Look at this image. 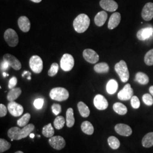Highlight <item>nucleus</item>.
<instances>
[{"label":"nucleus","instance_id":"obj_1","mask_svg":"<svg viewBox=\"0 0 153 153\" xmlns=\"http://www.w3.org/2000/svg\"><path fill=\"white\" fill-rule=\"evenodd\" d=\"M35 126L33 124H28L20 129L19 127H12L7 131V136L11 139V141L13 140H20L30 136L31 132L34 130Z\"/></svg>","mask_w":153,"mask_h":153},{"label":"nucleus","instance_id":"obj_2","mask_svg":"<svg viewBox=\"0 0 153 153\" xmlns=\"http://www.w3.org/2000/svg\"><path fill=\"white\" fill-rule=\"evenodd\" d=\"M90 19L85 14H81L73 21V27L78 33L85 32L90 26Z\"/></svg>","mask_w":153,"mask_h":153},{"label":"nucleus","instance_id":"obj_3","mask_svg":"<svg viewBox=\"0 0 153 153\" xmlns=\"http://www.w3.org/2000/svg\"><path fill=\"white\" fill-rule=\"evenodd\" d=\"M115 70L123 82H126L129 78V72L128 66L124 60H121L115 66Z\"/></svg>","mask_w":153,"mask_h":153},{"label":"nucleus","instance_id":"obj_4","mask_svg":"<svg viewBox=\"0 0 153 153\" xmlns=\"http://www.w3.org/2000/svg\"><path fill=\"white\" fill-rule=\"evenodd\" d=\"M49 96L53 100L62 102L68 99L69 94L68 91L65 88H55L51 90Z\"/></svg>","mask_w":153,"mask_h":153},{"label":"nucleus","instance_id":"obj_5","mask_svg":"<svg viewBox=\"0 0 153 153\" xmlns=\"http://www.w3.org/2000/svg\"><path fill=\"white\" fill-rule=\"evenodd\" d=\"M6 42L11 47H15L18 44L19 39L16 32L11 28L6 30L4 33Z\"/></svg>","mask_w":153,"mask_h":153},{"label":"nucleus","instance_id":"obj_6","mask_svg":"<svg viewBox=\"0 0 153 153\" xmlns=\"http://www.w3.org/2000/svg\"><path fill=\"white\" fill-rule=\"evenodd\" d=\"M29 65L31 69L35 73H40L43 68V63L42 59L37 55L33 56L29 61Z\"/></svg>","mask_w":153,"mask_h":153},{"label":"nucleus","instance_id":"obj_7","mask_svg":"<svg viewBox=\"0 0 153 153\" xmlns=\"http://www.w3.org/2000/svg\"><path fill=\"white\" fill-rule=\"evenodd\" d=\"M74 65V60L72 55L65 53L62 56L60 61L61 68L65 71H71Z\"/></svg>","mask_w":153,"mask_h":153},{"label":"nucleus","instance_id":"obj_8","mask_svg":"<svg viewBox=\"0 0 153 153\" xmlns=\"http://www.w3.org/2000/svg\"><path fill=\"white\" fill-rule=\"evenodd\" d=\"M48 142L52 148L57 150H61L65 146L66 142L64 138L60 136L51 137Z\"/></svg>","mask_w":153,"mask_h":153},{"label":"nucleus","instance_id":"obj_9","mask_svg":"<svg viewBox=\"0 0 153 153\" xmlns=\"http://www.w3.org/2000/svg\"><path fill=\"white\" fill-rule=\"evenodd\" d=\"M133 95V90L129 83H127L124 88L119 91L117 97L121 100H128L132 98Z\"/></svg>","mask_w":153,"mask_h":153},{"label":"nucleus","instance_id":"obj_10","mask_svg":"<svg viewBox=\"0 0 153 153\" xmlns=\"http://www.w3.org/2000/svg\"><path fill=\"white\" fill-rule=\"evenodd\" d=\"M7 109L10 114L14 117L21 116L23 112V107L22 105L17 103L16 102H10L7 105Z\"/></svg>","mask_w":153,"mask_h":153},{"label":"nucleus","instance_id":"obj_11","mask_svg":"<svg viewBox=\"0 0 153 153\" xmlns=\"http://www.w3.org/2000/svg\"><path fill=\"white\" fill-rule=\"evenodd\" d=\"M3 60L6 61L9 64V66L16 71H19L22 68L21 62L13 55L9 53L5 54L3 57Z\"/></svg>","mask_w":153,"mask_h":153},{"label":"nucleus","instance_id":"obj_12","mask_svg":"<svg viewBox=\"0 0 153 153\" xmlns=\"http://www.w3.org/2000/svg\"><path fill=\"white\" fill-rule=\"evenodd\" d=\"M83 56L85 60L91 64H95L99 60V55L93 49H85L83 52Z\"/></svg>","mask_w":153,"mask_h":153},{"label":"nucleus","instance_id":"obj_13","mask_svg":"<svg viewBox=\"0 0 153 153\" xmlns=\"http://www.w3.org/2000/svg\"><path fill=\"white\" fill-rule=\"evenodd\" d=\"M153 36V27H146L140 29L137 33L138 40L143 41L152 38Z\"/></svg>","mask_w":153,"mask_h":153},{"label":"nucleus","instance_id":"obj_14","mask_svg":"<svg viewBox=\"0 0 153 153\" xmlns=\"http://www.w3.org/2000/svg\"><path fill=\"white\" fill-rule=\"evenodd\" d=\"M94 104L95 107L99 110L107 109L108 106V103L104 96L98 94L94 99Z\"/></svg>","mask_w":153,"mask_h":153},{"label":"nucleus","instance_id":"obj_15","mask_svg":"<svg viewBox=\"0 0 153 153\" xmlns=\"http://www.w3.org/2000/svg\"><path fill=\"white\" fill-rule=\"evenodd\" d=\"M142 18L146 21H150L153 18V3L148 2L142 9Z\"/></svg>","mask_w":153,"mask_h":153},{"label":"nucleus","instance_id":"obj_16","mask_svg":"<svg viewBox=\"0 0 153 153\" xmlns=\"http://www.w3.org/2000/svg\"><path fill=\"white\" fill-rule=\"evenodd\" d=\"M99 5L104 10L109 12L115 11L118 9V4L114 0H101Z\"/></svg>","mask_w":153,"mask_h":153},{"label":"nucleus","instance_id":"obj_17","mask_svg":"<svg viewBox=\"0 0 153 153\" xmlns=\"http://www.w3.org/2000/svg\"><path fill=\"white\" fill-rule=\"evenodd\" d=\"M115 131L119 135L128 137L132 133L131 128L128 125L124 124H118L115 126Z\"/></svg>","mask_w":153,"mask_h":153},{"label":"nucleus","instance_id":"obj_18","mask_svg":"<svg viewBox=\"0 0 153 153\" xmlns=\"http://www.w3.org/2000/svg\"><path fill=\"white\" fill-rule=\"evenodd\" d=\"M18 25L20 30L24 33H27L31 27V23L27 16H20L18 20Z\"/></svg>","mask_w":153,"mask_h":153},{"label":"nucleus","instance_id":"obj_19","mask_svg":"<svg viewBox=\"0 0 153 153\" xmlns=\"http://www.w3.org/2000/svg\"><path fill=\"white\" fill-rule=\"evenodd\" d=\"M121 21L120 14L118 12L114 13L110 16L108 23V28L109 30H113L115 28L117 27L118 25L120 24Z\"/></svg>","mask_w":153,"mask_h":153},{"label":"nucleus","instance_id":"obj_20","mask_svg":"<svg viewBox=\"0 0 153 153\" xmlns=\"http://www.w3.org/2000/svg\"><path fill=\"white\" fill-rule=\"evenodd\" d=\"M107 18L108 14L105 11H99L95 16L94 22L97 26L101 27L104 25L105 22L107 21Z\"/></svg>","mask_w":153,"mask_h":153},{"label":"nucleus","instance_id":"obj_21","mask_svg":"<svg viewBox=\"0 0 153 153\" xmlns=\"http://www.w3.org/2000/svg\"><path fill=\"white\" fill-rule=\"evenodd\" d=\"M22 90L20 88H14L11 89L7 95V99L9 102H13L16 100L21 94Z\"/></svg>","mask_w":153,"mask_h":153},{"label":"nucleus","instance_id":"obj_22","mask_svg":"<svg viewBox=\"0 0 153 153\" xmlns=\"http://www.w3.org/2000/svg\"><path fill=\"white\" fill-rule=\"evenodd\" d=\"M81 127L82 131L88 135H92L94 131V128L92 124L88 121H83Z\"/></svg>","mask_w":153,"mask_h":153},{"label":"nucleus","instance_id":"obj_23","mask_svg":"<svg viewBox=\"0 0 153 153\" xmlns=\"http://www.w3.org/2000/svg\"><path fill=\"white\" fill-rule=\"evenodd\" d=\"M142 146L145 148H149L153 146V132L146 134L142 140Z\"/></svg>","mask_w":153,"mask_h":153},{"label":"nucleus","instance_id":"obj_24","mask_svg":"<svg viewBox=\"0 0 153 153\" xmlns=\"http://www.w3.org/2000/svg\"><path fill=\"white\" fill-rule=\"evenodd\" d=\"M78 109L80 115L83 117H88L90 114V109L87 105L82 102H79L78 103Z\"/></svg>","mask_w":153,"mask_h":153},{"label":"nucleus","instance_id":"obj_25","mask_svg":"<svg viewBox=\"0 0 153 153\" xmlns=\"http://www.w3.org/2000/svg\"><path fill=\"white\" fill-rule=\"evenodd\" d=\"M66 126L69 128H71L73 126H74V123H75V119L74 117V112H73V109L71 108H68L66 114Z\"/></svg>","mask_w":153,"mask_h":153},{"label":"nucleus","instance_id":"obj_26","mask_svg":"<svg viewBox=\"0 0 153 153\" xmlns=\"http://www.w3.org/2000/svg\"><path fill=\"white\" fill-rule=\"evenodd\" d=\"M118 88V83L115 79H110L106 86V90L109 94H115Z\"/></svg>","mask_w":153,"mask_h":153},{"label":"nucleus","instance_id":"obj_27","mask_svg":"<svg viewBox=\"0 0 153 153\" xmlns=\"http://www.w3.org/2000/svg\"><path fill=\"white\" fill-rule=\"evenodd\" d=\"M94 69L98 73H107L109 71V66L105 62H100L94 66Z\"/></svg>","mask_w":153,"mask_h":153},{"label":"nucleus","instance_id":"obj_28","mask_svg":"<svg viewBox=\"0 0 153 153\" xmlns=\"http://www.w3.org/2000/svg\"><path fill=\"white\" fill-rule=\"evenodd\" d=\"M113 109L115 112L120 115H126L128 112V109L126 105L119 102L115 103L114 104Z\"/></svg>","mask_w":153,"mask_h":153},{"label":"nucleus","instance_id":"obj_29","mask_svg":"<svg viewBox=\"0 0 153 153\" xmlns=\"http://www.w3.org/2000/svg\"><path fill=\"white\" fill-rule=\"evenodd\" d=\"M135 80L141 85H146L149 82V78L145 73L138 72L136 74Z\"/></svg>","mask_w":153,"mask_h":153},{"label":"nucleus","instance_id":"obj_30","mask_svg":"<svg viewBox=\"0 0 153 153\" xmlns=\"http://www.w3.org/2000/svg\"><path fill=\"white\" fill-rule=\"evenodd\" d=\"M54 133H55L54 129L51 123H49L47 126H44L43 128L42 134L45 137L47 138L53 137V136L54 135Z\"/></svg>","mask_w":153,"mask_h":153},{"label":"nucleus","instance_id":"obj_31","mask_svg":"<svg viewBox=\"0 0 153 153\" xmlns=\"http://www.w3.org/2000/svg\"><path fill=\"white\" fill-rule=\"evenodd\" d=\"M108 143L110 148L112 149H117L120 146V142L119 140L115 137V136H111L108 138Z\"/></svg>","mask_w":153,"mask_h":153},{"label":"nucleus","instance_id":"obj_32","mask_svg":"<svg viewBox=\"0 0 153 153\" xmlns=\"http://www.w3.org/2000/svg\"><path fill=\"white\" fill-rule=\"evenodd\" d=\"M65 123V120L64 117L62 116H59L55 119L53 122V124L56 129L60 130L64 126Z\"/></svg>","mask_w":153,"mask_h":153},{"label":"nucleus","instance_id":"obj_33","mask_svg":"<svg viewBox=\"0 0 153 153\" xmlns=\"http://www.w3.org/2000/svg\"><path fill=\"white\" fill-rule=\"evenodd\" d=\"M31 119V115L29 113H27L23 115L22 117L17 121V124L20 127H24L27 125L28 121Z\"/></svg>","mask_w":153,"mask_h":153},{"label":"nucleus","instance_id":"obj_34","mask_svg":"<svg viewBox=\"0 0 153 153\" xmlns=\"http://www.w3.org/2000/svg\"><path fill=\"white\" fill-rule=\"evenodd\" d=\"M144 61L147 65H153V49L150 50L146 53L144 57Z\"/></svg>","mask_w":153,"mask_h":153},{"label":"nucleus","instance_id":"obj_35","mask_svg":"<svg viewBox=\"0 0 153 153\" xmlns=\"http://www.w3.org/2000/svg\"><path fill=\"white\" fill-rule=\"evenodd\" d=\"M11 147V144L5 139H0V153H2L9 150Z\"/></svg>","mask_w":153,"mask_h":153},{"label":"nucleus","instance_id":"obj_36","mask_svg":"<svg viewBox=\"0 0 153 153\" xmlns=\"http://www.w3.org/2000/svg\"><path fill=\"white\" fill-rule=\"evenodd\" d=\"M142 100L144 103L149 106H151L153 104V99L152 95L149 94H145L142 97Z\"/></svg>","mask_w":153,"mask_h":153},{"label":"nucleus","instance_id":"obj_37","mask_svg":"<svg viewBox=\"0 0 153 153\" xmlns=\"http://www.w3.org/2000/svg\"><path fill=\"white\" fill-rule=\"evenodd\" d=\"M58 70H59L58 64L56 62L53 63L51 66V68L48 72V76H55V75H56V74L57 73Z\"/></svg>","mask_w":153,"mask_h":153},{"label":"nucleus","instance_id":"obj_38","mask_svg":"<svg viewBox=\"0 0 153 153\" xmlns=\"http://www.w3.org/2000/svg\"><path fill=\"white\" fill-rule=\"evenodd\" d=\"M131 107L134 109L138 108L140 106V100L136 96L132 97V98L131 99Z\"/></svg>","mask_w":153,"mask_h":153},{"label":"nucleus","instance_id":"obj_39","mask_svg":"<svg viewBox=\"0 0 153 153\" xmlns=\"http://www.w3.org/2000/svg\"><path fill=\"white\" fill-rule=\"evenodd\" d=\"M44 99L38 98L35 99L33 102V105L36 109H42L44 104Z\"/></svg>","mask_w":153,"mask_h":153},{"label":"nucleus","instance_id":"obj_40","mask_svg":"<svg viewBox=\"0 0 153 153\" xmlns=\"http://www.w3.org/2000/svg\"><path fill=\"white\" fill-rule=\"evenodd\" d=\"M52 110L55 115H58L61 112V106L59 104L54 103L52 105Z\"/></svg>","mask_w":153,"mask_h":153},{"label":"nucleus","instance_id":"obj_41","mask_svg":"<svg viewBox=\"0 0 153 153\" xmlns=\"http://www.w3.org/2000/svg\"><path fill=\"white\" fill-rule=\"evenodd\" d=\"M17 84V78L16 76H13L10 79L8 85V88L10 89H12L15 88Z\"/></svg>","mask_w":153,"mask_h":153},{"label":"nucleus","instance_id":"obj_42","mask_svg":"<svg viewBox=\"0 0 153 153\" xmlns=\"http://www.w3.org/2000/svg\"><path fill=\"white\" fill-rule=\"evenodd\" d=\"M7 114V108L5 105L0 104V117H2Z\"/></svg>","mask_w":153,"mask_h":153},{"label":"nucleus","instance_id":"obj_43","mask_svg":"<svg viewBox=\"0 0 153 153\" xmlns=\"http://www.w3.org/2000/svg\"><path fill=\"white\" fill-rule=\"evenodd\" d=\"M9 66V65L6 61H4L1 62V70L6 71L8 69Z\"/></svg>","mask_w":153,"mask_h":153},{"label":"nucleus","instance_id":"obj_44","mask_svg":"<svg viewBox=\"0 0 153 153\" xmlns=\"http://www.w3.org/2000/svg\"><path fill=\"white\" fill-rule=\"evenodd\" d=\"M31 73L30 72V71H25L23 72V73L22 74V76H27V79H29V80H30L31 79Z\"/></svg>","mask_w":153,"mask_h":153},{"label":"nucleus","instance_id":"obj_45","mask_svg":"<svg viewBox=\"0 0 153 153\" xmlns=\"http://www.w3.org/2000/svg\"><path fill=\"white\" fill-rule=\"evenodd\" d=\"M149 92L152 95H153V86H150L149 88Z\"/></svg>","mask_w":153,"mask_h":153},{"label":"nucleus","instance_id":"obj_46","mask_svg":"<svg viewBox=\"0 0 153 153\" xmlns=\"http://www.w3.org/2000/svg\"><path fill=\"white\" fill-rule=\"evenodd\" d=\"M30 1H33V2H35V3H39V2H40L42 0H30Z\"/></svg>","mask_w":153,"mask_h":153},{"label":"nucleus","instance_id":"obj_47","mask_svg":"<svg viewBox=\"0 0 153 153\" xmlns=\"http://www.w3.org/2000/svg\"><path fill=\"white\" fill-rule=\"evenodd\" d=\"M34 137H35V134H33V133H31V134H30V138H34Z\"/></svg>","mask_w":153,"mask_h":153},{"label":"nucleus","instance_id":"obj_48","mask_svg":"<svg viewBox=\"0 0 153 153\" xmlns=\"http://www.w3.org/2000/svg\"><path fill=\"white\" fill-rule=\"evenodd\" d=\"M2 74H3V76H4V77H5L6 76H9V74H6L5 72H4V73H2Z\"/></svg>","mask_w":153,"mask_h":153},{"label":"nucleus","instance_id":"obj_49","mask_svg":"<svg viewBox=\"0 0 153 153\" xmlns=\"http://www.w3.org/2000/svg\"><path fill=\"white\" fill-rule=\"evenodd\" d=\"M15 153H23L22 152H21V151H18V152H16Z\"/></svg>","mask_w":153,"mask_h":153}]
</instances>
